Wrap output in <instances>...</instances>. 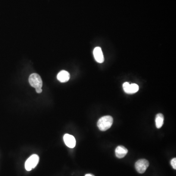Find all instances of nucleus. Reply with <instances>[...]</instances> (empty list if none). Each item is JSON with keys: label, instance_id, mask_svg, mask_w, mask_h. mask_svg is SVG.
Instances as JSON below:
<instances>
[{"label": "nucleus", "instance_id": "f257e3e1", "mask_svg": "<svg viewBox=\"0 0 176 176\" xmlns=\"http://www.w3.org/2000/svg\"><path fill=\"white\" fill-rule=\"evenodd\" d=\"M113 119L111 116H104L97 122V126L100 130L105 131L111 128L113 124Z\"/></svg>", "mask_w": 176, "mask_h": 176}, {"label": "nucleus", "instance_id": "f03ea898", "mask_svg": "<svg viewBox=\"0 0 176 176\" xmlns=\"http://www.w3.org/2000/svg\"><path fill=\"white\" fill-rule=\"evenodd\" d=\"M39 161V157L37 155L34 154L31 155L25 163V168L26 170L29 171L34 168L38 164Z\"/></svg>", "mask_w": 176, "mask_h": 176}, {"label": "nucleus", "instance_id": "7ed1b4c3", "mask_svg": "<svg viewBox=\"0 0 176 176\" xmlns=\"http://www.w3.org/2000/svg\"><path fill=\"white\" fill-rule=\"evenodd\" d=\"M29 84L31 86L37 88H42L43 86L42 80L39 75L37 73H32L29 77Z\"/></svg>", "mask_w": 176, "mask_h": 176}, {"label": "nucleus", "instance_id": "20e7f679", "mask_svg": "<svg viewBox=\"0 0 176 176\" xmlns=\"http://www.w3.org/2000/svg\"><path fill=\"white\" fill-rule=\"evenodd\" d=\"M149 165V163L147 160L141 159L138 160L135 163V168L138 173L142 174L145 172Z\"/></svg>", "mask_w": 176, "mask_h": 176}, {"label": "nucleus", "instance_id": "39448f33", "mask_svg": "<svg viewBox=\"0 0 176 176\" xmlns=\"http://www.w3.org/2000/svg\"><path fill=\"white\" fill-rule=\"evenodd\" d=\"M123 89L127 94H132L138 91L139 87L136 84H130L128 82H125L123 84Z\"/></svg>", "mask_w": 176, "mask_h": 176}, {"label": "nucleus", "instance_id": "423d86ee", "mask_svg": "<svg viewBox=\"0 0 176 176\" xmlns=\"http://www.w3.org/2000/svg\"><path fill=\"white\" fill-rule=\"evenodd\" d=\"M65 143L68 147L73 148L76 145V140L75 137L72 135L65 134L63 137Z\"/></svg>", "mask_w": 176, "mask_h": 176}, {"label": "nucleus", "instance_id": "0eeeda50", "mask_svg": "<svg viewBox=\"0 0 176 176\" xmlns=\"http://www.w3.org/2000/svg\"><path fill=\"white\" fill-rule=\"evenodd\" d=\"M94 57L97 62L102 63L104 62V58L102 51L100 47H96L94 50Z\"/></svg>", "mask_w": 176, "mask_h": 176}, {"label": "nucleus", "instance_id": "6e6552de", "mask_svg": "<svg viewBox=\"0 0 176 176\" xmlns=\"http://www.w3.org/2000/svg\"><path fill=\"white\" fill-rule=\"evenodd\" d=\"M127 149H126L125 147L121 145L117 146L115 150L116 156L118 158H123L127 155Z\"/></svg>", "mask_w": 176, "mask_h": 176}, {"label": "nucleus", "instance_id": "1a4fd4ad", "mask_svg": "<svg viewBox=\"0 0 176 176\" xmlns=\"http://www.w3.org/2000/svg\"><path fill=\"white\" fill-rule=\"evenodd\" d=\"M57 79L62 83L67 82L70 78V75L68 72L66 70H62L57 75Z\"/></svg>", "mask_w": 176, "mask_h": 176}, {"label": "nucleus", "instance_id": "9d476101", "mask_svg": "<svg viewBox=\"0 0 176 176\" xmlns=\"http://www.w3.org/2000/svg\"><path fill=\"white\" fill-rule=\"evenodd\" d=\"M155 125L157 128L160 129L163 126L164 121V116L160 113L158 114L155 116Z\"/></svg>", "mask_w": 176, "mask_h": 176}, {"label": "nucleus", "instance_id": "9b49d317", "mask_svg": "<svg viewBox=\"0 0 176 176\" xmlns=\"http://www.w3.org/2000/svg\"><path fill=\"white\" fill-rule=\"evenodd\" d=\"M171 164L172 166L173 167V168L174 169H176V158H174L171 160Z\"/></svg>", "mask_w": 176, "mask_h": 176}, {"label": "nucleus", "instance_id": "f8f14e48", "mask_svg": "<svg viewBox=\"0 0 176 176\" xmlns=\"http://www.w3.org/2000/svg\"><path fill=\"white\" fill-rule=\"evenodd\" d=\"M36 89V92L38 94H40L42 92V88H37V89Z\"/></svg>", "mask_w": 176, "mask_h": 176}, {"label": "nucleus", "instance_id": "ddd939ff", "mask_svg": "<svg viewBox=\"0 0 176 176\" xmlns=\"http://www.w3.org/2000/svg\"><path fill=\"white\" fill-rule=\"evenodd\" d=\"M85 176H94L90 174H86Z\"/></svg>", "mask_w": 176, "mask_h": 176}]
</instances>
